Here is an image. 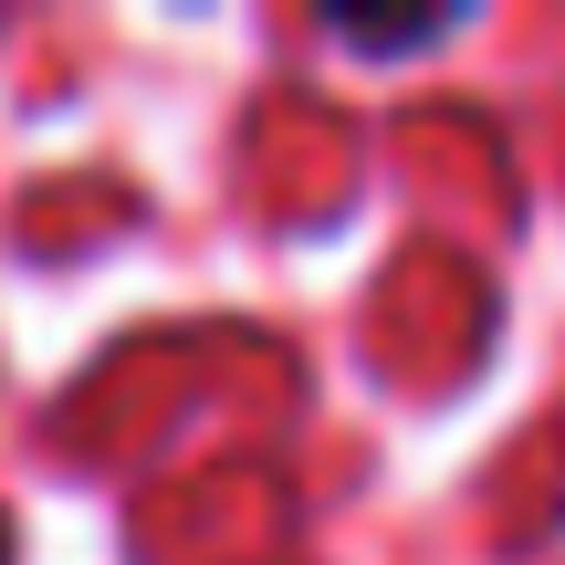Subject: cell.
<instances>
[{"instance_id":"6da1fadb","label":"cell","mask_w":565,"mask_h":565,"mask_svg":"<svg viewBox=\"0 0 565 565\" xmlns=\"http://www.w3.org/2000/svg\"><path fill=\"white\" fill-rule=\"evenodd\" d=\"M324 32H335V42H356V53H429L450 21H324Z\"/></svg>"}]
</instances>
